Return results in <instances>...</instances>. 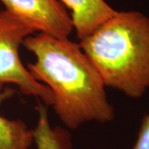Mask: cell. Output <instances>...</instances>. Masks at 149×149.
Returning a JSON list of instances; mask_svg holds the SVG:
<instances>
[{"label": "cell", "instance_id": "277c9868", "mask_svg": "<svg viewBox=\"0 0 149 149\" xmlns=\"http://www.w3.org/2000/svg\"><path fill=\"white\" fill-rule=\"evenodd\" d=\"M10 12L31 27L60 39L68 38L73 28L71 17L59 0H0Z\"/></svg>", "mask_w": 149, "mask_h": 149}, {"label": "cell", "instance_id": "6da1fadb", "mask_svg": "<svg viewBox=\"0 0 149 149\" xmlns=\"http://www.w3.org/2000/svg\"><path fill=\"white\" fill-rule=\"evenodd\" d=\"M23 46L36 57L27 70L52 91L54 110L66 127L74 129L86 122L113 119L105 85L80 44L39 32L27 37Z\"/></svg>", "mask_w": 149, "mask_h": 149}, {"label": "cell", "instance_id": "52a82bcc", "mask_svg": "<svg viewBox=\"0 0 149 149\" xmlns=\"http://www.w3.org/2000/svg\"><path fill=\"white\" fill-rule=\"evenodd\" d=\"M38 121L32 130L33 143L37 149H71L72 143L70 133L63 128L51 126L47 106L39 102L37 107Z\"/></svg>", "mask_w": 149, "mask_h": 149}, {"label": "cell", "instance_id": "5b68a950", "mask_svg": "<svg viewBox=\"0 0 149 149\" xmlns=\"http://www.w3.org/2000/svg\"><path fill=\"white\" fill-rule=\"evenodd\" d=\"M71 11L73 28L80 41L89 37L117 11L104 0H61Z\"/></svg>", "mask_w": 149, "mask_h": 149}, {"label": "cell", "instance_id": "ba28073f", "mask_svg": "<svg viewBox=\"0 0 149 149\" xmlns=\"http://www.w3.org/2000/svg\"><path fill=\"white\" fill-rule=\"evenodd\" d=\"M132 149H149V113L142 120L138 139Z\"/></svg>", "mask_w": 149, "mask_h": 149}, {"label": "cell", "instance_id": "8992f818", "mask_svg": "<svg viewBox=\"0 0 149 149\" xmlns=\"http://www.w3.org/2000/svg\"><path fill=\"white\" fill-rule=\"evenodd\" d=\"M16 91L5 87L0 92V106ZM33 143L32 130L20 119L11 120L0 114V149H29Z\"/></svg>", "mask_w": 149, "mask_h": 149}, {"label": "cell", "instance_id": "7a4b0ae2", "mask_svg": "<svg viewBox=\"0 0 149 149\" xmlns=\"http://www.w3.org/2000/svg\"><path fill=\"white\" fill-rule=\"evenodd\" d=\"M80 46L105 86L133 99L149 88V17L138 11L118 12Z\"/></svg>", "mask_w": 149, "mask_h": 149}, {"label": "cell", "instance_id": "3957f363", "mask_svg": "<svg viewBox=\"0 0 149 149\" xmlns=\"http://www.w3.org/2000/svg\"><path fill=\"white\" fill-rule=\"evenodd\" d=\"M36 32L7 10L0 11V92L5 85H16L26 95L36 96L52 106L54 96L47 85L33 79L19 57V47Z\"/></svg>", "mask_w": 149, "mask_h": 149}]
</instances>
